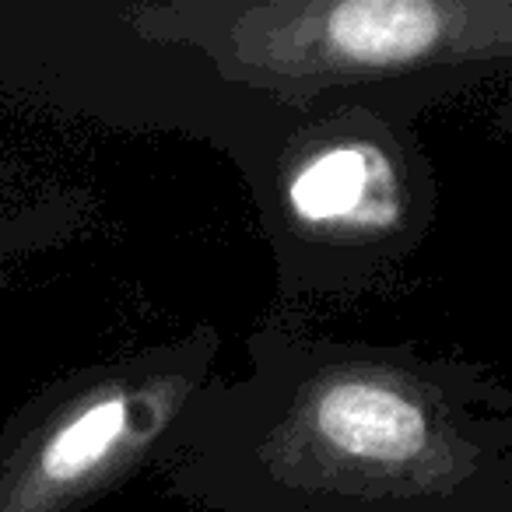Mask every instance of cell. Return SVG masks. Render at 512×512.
Returning <instances> with one entry per match:
<instances>
[{"mask_svg": "<svg viewBox=\"0 0 512 512\" xmlns=\"http://www.w3.org/2000/svg\"><path fill=\"white\" fill-rule=\"evenodd\" d=\"M225 512H512V404L474 365L302 334L214 376L169 460Z\"/></svg>", "mask_w": 512, "mask_h": 512, "instance_id": "cell-1", "label": "cell"}, {"mask_svg": "<svg viewBox=\"0 0 512 512\" xmlns=\"http://www.w3.org/2000/svg\"><path fill=\"white\" fill-rule=\"evenodd\" d=\"M151 36L204 60L239 95L267 102L376 99L421 109L512 57L502 0H288L155 8Z\"/></svg>", "mask_w": 512, "mask_h": 512, "instance_id": "cell-2", "label": "cell"}, {"mask_svg": "<svg viewBox=\"0 0 512 512\" xmlns=\"http://www.w3.org/2000/svg\"><path fill=\"white\" fill-rule=\"evenodd\" d=\"M407 113L376 99L249 102L228 148L288 281L358 285L418 249L435 193Z\"/></svg>", "mask_w": 512, "mask_h": 512, "instance_id": "cell-3", "label": "cell"}, {"mask_svg": "<svg viewBox=\"0 0 512 512\" xmlns=\"http://www.w3.org/2000/svg\"><path fill=\"white\" fill-rule=\"evenodd\" d=\"M218 337L193 334L88 365L32 397L0 432V512H74L169 460L204 386Z\"/></svg>", "mask_w": 512, "mask_h": 512, "instance_id": "cell-4", "label": "cell"}, {"mask_svg": "<svg viewBox=\"0 0 512 512\" xmlns=\"http://www.w3.org/2000/svg\"><path fill=\"white\" fill-rule=\"evenodd\" d=\"M4 253H8V246H4V242H0V267H4Z\"/></svg>", "mask_w": 512, "mask_h": 512, "instance_id": "cell-5", "label": "cell"}]
</instances>
